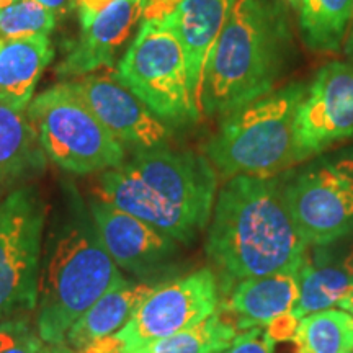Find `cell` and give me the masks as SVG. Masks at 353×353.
<instances>
[{
    "label": "cell",
    "instance_id": "obj_10",
    "mask_svg": "<svg viewBox=\"0 0 353 353\" xmlns=\"http://www.w3.org/2000/svg\"><path fill=\"white\" fill-rule=\"evenodd\" d=\"M219 280L211 268H198L154 286L143 299L125 327L117 335L126 352L144 343L195 327L221 306Z\"/></svg>",
    "mask_w": 353,
    "mask_h": 353
},
{
    "label": "cell",
    "instance_id": "obj_2",
    "mask_svg": "<svg viewBox=\"0 0 353 353\" xmlns=\"http://www.w3.org/2000/svg\"><path fill=\"white\" fill-rule=\"evenodd\" d=\"M219 175L205 154L161 145L99 175L100 200L151 224L179 244L208 228Z\"/></svg>",
    "mask_w": 353,
    "mask_h": 353
},
{
    "label": "cell",
    "instance_id": "obj_22",
    "mask_svg": "<svg viewBox=\"0 0 353 353\" xmlns=\"http://www.w3.org/2000/svg\"><path fill=\"white\" fill-rule=\"evenodd\" d=\"M290 353H353V317L335 307L304 316Z\"/></svg>",
    "mask_w": 353,
    "mask_h": 353
},
{
    "label": "cell",
    "instance_id": "obj_13",
    "mask_svg": "<svg viewBox=\"0 0 353 353\" xmlns=\"http://www.w3.org/2000/svg\"><path fill=\"white\" fill-rule=\"evenodd\" d=\"M68 83L125 148L143 151L169 145L172 128L159 120L114 74L83 76Z\"/></svg>",
    "mask_w": 353,
    "mask_h": 353
},
{
    "label": "cell",
    "instance_id": "obj_7",
    "mask_svg": "<svg viewBox=\"0 0 353 353\" xmlns=\"http://www.w3.org/2000/svg\"><path fill=\"white\" fill-rule=\"evenodd\" d=\"M28 120L44 156L74 175L117 169L126 161V148L95 117L85 101L61 82L30 101Z\"/></svg>",
    "mask_w": 353,
    "mask_h": 353
},
{
    "label": "cell",
    "instance_id": "obj_21",
    "mask_svg": "<svg viewBox=\"0 0 353 353\" xmlns=\"http://www.w3.org/2000/svg\"><path fill=\"white\" fill-rule=\"evenodd\" d=\"M353 19V0H301L298 28L304 46L314 52H339Z\"/></svg>",
    "mask_w": 353,
    "mask_h": 353
},
{
    "label": "cell",
    "instance_id": "obj_36",
    "mask_svg": "<svg viewBox=\"0 0 353 353\" xmlns=\"http://www.w3.org/2000/svg\"><path fill=\"white\" fill-rule=\"evenodd\" d=\"M285 2L290 3L291 7L296 8V10H298V7H299V3H301V0H285Z\"/></svg>",
    "mask_w": 353,
    "mask_h": 353
},
{
    "label": "cell",
    "instance_id": "obj_9",
    "mask_svg": "<svg viewBox=\"0 0 353 353\" xmlns=\"http://www.w3.org/2000/svg\"><path fill=\"white\" fill-rule=\"evenodd\" d=\"M44 226L46 205L33 185L0 201V321L37 307Z\"/></svg>",
    "mask_w": 353,
    "mask_h": 353
},
{
    "label": "cell",
    "instance_id": "obj_14",
    "mask_svg": "<svg viewBox=\"0 0 353 353\" xmlns=\"http://www.w3.org/2000/svg\"><path fill=\"white\" fill-rule=\"evenodd\" d=\"M145 0H114L69 48L56 68L59 77H83L101 68H112L130 37L139 28Z\"/></svg>",
    "mask_w": 353,
    "mask_h": 353
},
{
    "label": "cell",
    "instance_id": "obj_15",
    "mask_svg": "<svg viewBox=\"0 0 353 353\" xmlns=\"http://www.w3.org/2000/svg\"><path fill=\"white\" fill-rule=\"evenodd\" d=\"M301 265L237 281L219 307L236 317L234 325L237 329L265 327L275 317L293 311L298 301Z\"/></svg>",
    "mask_w": 353,
    "mask_h": 353
},
{
    "label": "cell",
    "instance_id": "obj_16",
    "mask_svg": "<svg viewBox=\"0 0 353 353\" xmlns=\"http://www.w3.org/2000/svg\"><path fill=\"white\" fill-rule=\"evenodd\" d=\"M236 2L237 0H182L176 12L169 17L182 41L190 90L200 110L206 59Z\"/></svg>",
    "mask_w": 353,
    "mask_h": 353
},
{
    "label": "cell",
    "instance_id": "obj_31",
    "mask_svg": "<svg viewBox=\"0 0 353 353\" xmlns=\"http://www.w3.org/2000/svg\"><path fill=\"white\" fill-rule=\"evenodd\" d=\"M33 2L39 3V6L48 8V10L54 13L57 19L65 17L69 12H72L76 8L74 0H33Z\"/></svg>",
    "mask_w": 353,
    "mask_h": 353
},
{
    "label": "cell",
    "instance_id": "obj_29",
    "mask_svg": "<svg viewBox=\"0 0 353 353\" xmlns=\"http://www.w3.org/2000/svg\"><path fill=\"white\" fill-rule=\"evenodd\" d=\"M182 0H145L144 2V20H165L174 15Z\"/></svg>",
    "mask_w": 353,
    "mask_h": 353
},
{
    "label": "cell",
    "instance_id": "obj_32",
    "mask_svg": "<svg viewBox=\"0 0 353 353\" xmlns=\"http://www.w3.org/2000/svg\"><path fill=\"white\" fill-rule=\"evenodd\" d=\"M39 353H76L69 345H65L64 342L59 343H44Z\"/></svg>",
    "mask_w": 353,
    "mask_h": 353
},
{
    "label": "cell",
    "instance_id": "obj_33",
    "mask_svg": "<svg viewBox=\"0 0 353 353\" xmlns=\"http://www.w3.org/2000/svg\"><path fill=\"white\" fill-rule=\"evenodd\" d=\"M342 50H343V52H345V56L348 57V59H350L353 63V19H352V23H350V28H348L345 41H343Z\"/></svg>",
    "mask_w": 353,
    "mask_h": 353
},
{
    "label": "cell",
    "instance_id": "obj_30",
    "mask_svg": "<svg viewBox=\"0 0 353 353\" xmlns=\"http://www.w3.org/2000/svg\"><path fill=\"white\" fill-rule=\"evenodd\" d=\"M327 245H330V249L334 250L339 263L342 265L343 270L347 272V275L350 276L353 283V234L352 236L345 237V239L332 242V244H327Z\"/></svg>",
    "mask_w": 353,
    "mask_h": 353
},
{
    "label": "cell",
    "instance_id": "obj_35",
    "mask_svg": "<svg viewBox=\"0 0 353 353\" xmlns=\"http://www.w3.org/2000/svg\"><path fill=\"white\" fill-rule=\"evenodd\" d=\"M17 2H20V0H0V10H3V8L10 7V6H13V3H17Z\"/></svg>",
    "mask_w": 353,
    "mask_h": 353
},
{
    "label": "cell",
    "instance_id": "obj_27",
    "mask_svg": "<svg viewBox=\"0 0 353 353\" xmlns=\"http://www.w3.org/2000/svg\"><path fill=\"white\" fill-rule=\"evenodd\" d=\"M113 2L114 0H74L79 21H81V28H85V26L90 25Z\"/></svg>",
    "mask_w": 353,
    "mask_h": 353
},
{
    "label": "cell",
    "instance_id": "obj_28",
    "mask_svg": "<svg viewBox=\"0 0 353 353\" xmlns=\"http://www.w3.org/2000/svg\"><path fill=\"white\" fill-rule=\"evenodd\" d=\"M125 352H126L125 342H123L117 334L95 339V341L88 342L87 345H83L82 348L76 350V353H125Z\"/></svg>",
    "mask_w": 353,
    "mask_h": 353
},
{
    "label": "cell",
    "instance_id": "obj_20",
    "mask_svg": "<svg viewBox=\"0 0 353 353\" xmlns=\"http://www.w3.org/2000/svg\"><path fill=\"white\" fill-rule=\"evenodd\" d=\"M44 167L46 156L26 108L0 101V185L32 179Z\"/></svg>",
    "mask_w": 353,
    "mask_h": 353
},
{
    "label": "cell",
    "instance_id": "obj_25",
    "mask_svg": "<svg viewBox=\"0 0 353 353\" xmlns=\"http://www.w3.org/2000/svg\"><path fill=\"white\" fill-rule=\"evenodd\" d=\"M44 342L28 317L0 321V353H39Z\"/></svg>",
    "mask_w": 353,
    "mask_h": 353
},
{
    "label": "cell",
    "instance_id": "obj_6",
    "mask_svg": "<svg viewBox=\"0 0 353 353\" xmlns=\"http://www.w3.org/2000/svg\"><path fill=\"white\" fill-rule=\"evenodd\" d=\"M114 76L172 130L201 120L182 41L170 19L141 21Z\"/></svg>",
    "mask_w": 353,
    "mask_h": 353
},
{
    "label": "cell",
    "instance_id": "obj_5",
    "mask_svg": "<svg viewBox=\"0 0 353 353\" xmlns=\"http://www.w3.org/2000/svg\"><path fill=\"white\" fill-rule=\"evenodd\" d=\"M306 82H291L221 118L203 154L224 179L276 176L294 165L293 123Z\"/></svg>",
    "mask_w": 353,
    "mask_h": 353
},
{
    "label": "cell",
    "instance_id": "obj_34",
    "mask_svg": "<svg viewBox=\"0 0 353 353\" xmlns=\"http://www.w3.org/2000/svg\"><path fill=\"white\" fill-rule=\"evenodd\" d=\"M337 307L343 309V311H347L348 314L353 317V288L348 291V293L341 299V301H339Z\"/></svg>",
    "mask_w": 353,
    "mask_h": 353
},
{
    "label": "cell",
    "instance_id": "obj_11",
    "mask_svg": "<svg viewBox=\"0 0 353 353\" xmlns=\"http://www.w3.org/2000/svg\"><path fill=\"white\" fill-rule=\"evenodd\" d=\"M353 139V63L332 61L317 70L293 123L294 165Z\"/></svg>",
    "mask_w": 353,
    "mask_h": 353
},
{
    "label": "cell",
    "instance_id": "obj_3",
    "mask_svg": "<svg viewBox=\"0 0 353 353\" xmlns=\"http://www.w3.org/2000/svg\"><path fill=\"white\" fill-rule=\"evenodd\" d=\"M125 281L128 278L105 249L88 205L74 185L63 183L39 265L37 329L41 341L64 342L70 325Z\"/></svg>",
    "mask_w": 353,
    "mask_h": 353
},
{
    "label": "cell",
    "instance_id": "obj_23",
    "mask_svg": "<svg viewBox=\"0 0 353 353\" xmlns=\"http://www.w3.org/2000/svg\"><path fill=\"white\" fill-rule=\"evenodd\" d=\"M236 335L234 322L214 312L195 327L148 342L125 353H223Z\"/></svg>",
    "mask_w": 353,
    "mask_h": 353
},
{
    "label": "cell",
    "instance_id": "obj_12",
    "mask_svg": "<svg viewBox=\"0 0 353 353\" xmlns=\"http://www.w3.org/2000/svg\"><path fill=\"white\" fill-rule=\"evenodd\" d=\"M88 210L118 268L139 281L156 283L172 270L179 255V242L100 198L88 203Z\"/></svg>",
    "mask_w": 353,
    "mask_h": 353
},
{
    "label": "cell",
    "instance_id": "obj_4",
    "mask_svg": "<svg viewBox=\"0 0 353 353\" xmlns=\"http://www.w3.org/2000/svg\"><path fill=\"white\" fill-rule=\"evenodd\" d=\"M294 51L285 0H237L206 59L203 117L224 118L270 94L288 72Z\"/></svg>",
    "mask_w": 353,
    "mask_h": 353
},
{
    "label": "cell",
    "instance_id": "obj_26",
    "mask_svg": "<svg viewBox=\"0 0 353 353\" xmlns=\"http://www.w3.org/2000/svg\"><path fill=\"white\" fill-rule=\"evenodd\" d=\"M223 353H273V350L265 341L263 327H252L237 334Z\"/></svg>",
    "mask_w": 353,
    "mask_h": 353
},
{
    "label": "cell",
    "instance_id": "obj_1",
    "mask_svg": "<svg viewBox=\"0 0 353 353\" xmlns=\"http://www.w3.org/2000/svg\"><path fill=\"white\" fill-rule=\"evenodd\" d=\"M307 247L285 203L280 175H237L219 188L205 249L224 294L245 278L298 267Z\"/></svg>",
    "mask_w": 353,
    "mask_h": 353
},
{
    "label": "cell",
    "instance_id": "obj_19",
    "mask_svg": "<svg viewBox=\"0 0 353 353\" xmlns=\"http://www.w3.org/2000/svg\"><path fill=\"white\" fill-rule=\"evenodd\" d=\"M353 288L343 267L339 263L330 245L307 247L299 268V293L293 314L296 319L337 306Z\"/></svg>",
    "mask_w": 353,
    "mask_h": 353
},
{
    "label": "cell",
    "instance_id": "obj_18",
    "mask_svg": "<svg viewBox=\"0 0 353 353\" xmlns=\"http://www.w3.org/2000/svg\"><path fill=\"white\" fill-rule=\"evenodd\" d=\"M156 285V281L128 280L113 286L70 325L64 341L70 348L79 350L95 339L117 334Z\"/></svg>",
    "mask_w": 353,
    "mask_h": 353
},
{
    "label": "cell",
    "instance_id": "obj_8",
    "mask_svg": "<svg viewBox=\"0 0 353 353\" xmlns=\"http://www.w3.org/2000/svg\"><path fill=\"white\" fill-rule=\"evenodd\" d=\"M281 192L307 245H327L353 234V145L309 159L280 174Z\"/></svg>",
    "mask_w": 353,
    "mask_h": 353
},
{
    "label": "cell",
    "instance_id": "obj_24",
    "mask_svg": "<svg viewBox=\"0 0 353 353\" xmlns=\"http://www.w3.org/2000/svg\"><path fill=\"white\" fill-rule=\"evenodd\" d=\"M56 23L57 17L48 8L33 0H20L0 10V39L50 37Z\"/></svg>",
    "mask_w": 353,
    "mask_h": 353
},
{
    "label": "cell",
    "instance_id": "obj_17",
    "mask_svg": "<svg viewBox=\"0 0 353 353\" xmlns=\"http://www.w3.org/2000/svg\"><path fill=\"white\" fill-rule=\"evenodd\" d=\"M52 57L50 37L0 39V101L28 108L34 87Z\"/></svg>",
    "mask_w": 353,
    "mask_h": 353
}]
</instances>
